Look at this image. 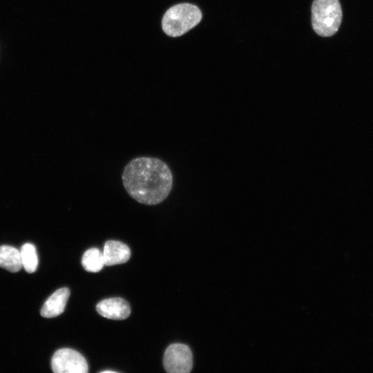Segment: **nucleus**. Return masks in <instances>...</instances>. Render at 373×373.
<instances>
[{"label": "nucleus", "instance_id": "obj_1", "mask_svg": "<svg viewBox=\"0 0 373 373\" xmlns=\"http://www.w3.org/2000/svg\"><path fill=\"white\" fill-rule=\"evenodd\" d=\"M122 182L126 192L135 200L155 205L163 202L169 195L173 175L168 165L161 160L140 157L126 165Z\"/></svg>", "mask_w": 373, "mask_h": 373}, {"label": "nucleus", "instance_id": "obj_2", "mask_svg": "<svg viewBox=\"0 0 373 373\" xmlns=\"http://www.w3.org/2000/svg\"><path fill=\"white\" fill-rule=\"evenodd\" d=\"M200 9L190 3H180L169 8L164 14L162 27L171 37H179L195 27L201 20Z\"/></svg>", "mask_w": 373, "mask_h": 373}, {"label": "nucleus", "instance_id": "obj_3", "mask_svg": "<svg viewBox=\"0 0 373 373\" xmlns=\"http://www.w3.org/2000/svg\"><path fill=\"white\" fill-rule=\"evenodd\" d=\"M342 10L338 0H314L312 6V24L322 37L334 35L341 25Z\"/></svg>", "mask_w": 373, "mask_h": 373}, {"label": "nucleus", "instance_id": "obj_4", "mask_svg": "<svg viewBox=\"0 0 373 373\" xmlns=\"http://www.w3.org/2000/svg\"><path fill=\"white\" fill-rule=\"evenodd\" d=\"M51 367L55 373H87L88 366L85 358L70 348L57 350L51 359Z\"/></svg>", "mask_w": 373, "mask_h": 373}, {"label": "nucleus", "instance_id": "obj_5", "mask_svg": "<svg viewBox=\"0 0 373 373\" xmlns=\"http://www.w3.org/2000/svg\"><path fill=\"white\" fill-rule=\"evenodd\" d=\"M163 365L170 373H188L193 367V355L190 348L184 344L169 345L164 355Z\"/></svg>", "mask_w": 373, "mask_h": 373}, {"label": "nucleus", "instance_id": "obj_6", "mask_svg": "<svg viewBox=\"0 0 373 373\" xmlns=\"http://www.w3.org/2000/svg\"><path fill=\"white\" fill-rule=\"evenodd\" d=\"M97 312L101 316L113 320H124L131 314L130 305L122 298H110L99 302Z\"/></svg>", "mask_w": 373, "mask_h": 373}, {"label": "nucleus", "instance_id": "obj_7", "mask_svg": "<svg viewBox=\"0 0 373 373\" xmlns=\"http://www.w3.org/2000/svg\"><path fill=\"white\" fill-rule=\"evenodd\" d=\"M104 264L107 266L122 264L131 257V250L124 243L117 240H108L102 251Z\"/></svg>", "mask_w": 373, "mask_h": 373}, {"label": "nucleus", "instance_id": "obj_8", "mask_svg": "<svg viewBox=\"0 0 373 373\" xmlns=\"http://www.w3.org/2000/svg\"><path fill=\"white\" fill-rule=\"evenodd\" d=\"M69 295L70 290L66 287L55 291L44 303L40 311L41 315L45 318L60 315L65 309Z\"/></svg>", "mask_w": 373, "mask_h": 373}, {"label": "nucleus", "instance_id": "obj_9", "mask_svg": "<svg viewBox=\"0 0 373 373\" xmlns=\"http://www.w3.org/2000/svg\"><path fill=\"white\" fill-rule=\"evenodd\" d=\"M0 267L11 272L22 268L20 251L9 245L0 246Z\"/></svg>", "mask_w": 373, "mask_h": 373}, {"label": "nucleus", "instance_id": "obj_10", "mask_svg": "<svg viewBox=\"0 0 373 373\" xmlns=\"http://www.w3.org/2000/svg\"><path fill=\"white\" fill-rule=\"evenodd\" d=\"M82 264L87 271H99L105 265L102 251L97 248L86 250L82 256Z\"/></svg>", "mask_w": 373, "mask_h": 373}, {"label": "nucleus", "instance_id": "obj_11", "mask_svg": "<svg viewBox=\"0 0 373 373\" xmlns=\"http://www.w3.org/2000/svg\"><path fill=\"white\" fill-rule=\"evenodd\" d=\"M22 267L28 272L33 273L38 267V256L34 245L25 243L20 250Z\"/></svg>", "mask_w": 373, "mask_h": 373}, {"label": "nucleus", "instance_id": "obj_12", "mask_svg": "<svg viewBox=\"0 0 373 373\" xmlns=\"http://www.w3.org/2000/svg\"><path fill=\"white\" fill-rule=\"evenodd\" d=\"M103 372V373H106V372H111V373H112V372H115L112 371V370H104V371H103V372Z\"/></svg>", "mask_w": 373, "mask_h": 373}]
</instances>
